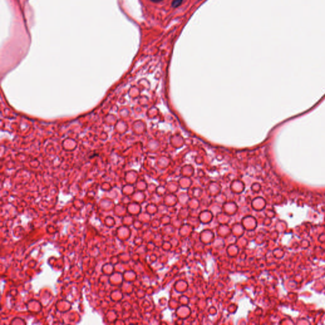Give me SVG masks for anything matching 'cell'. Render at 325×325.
<instances>
[{"label": "cell", "instance_id": "6da1fadb", "mask_svg": "<svg viewBox=\"0 0 325 325\" xmlns=\"http://www.w3.org/2000/svg\"><path fill=\"white\" fill-rule=\"evenodd\" d=\"M183 0H173L171 2V7L173 8H178L182 5Z\"/></svg>", "mask_w": 325, "mask_h": 325}, {"label": "cell", "instance_id": "7a4b0ae2", "mask_svg": "<svg viewBox=\"0 0 325 325\" xmlns=\"http://www.w3.org/2000/svg\"><path fill=\"white\" fill-rule=\"evenodd\" d=\"M150 1H151L152 2H154V3H160V2H163V0H150Z\"/></svg>", "mask_w": 325, "mask_h": 325}, {"label": "cell", "instance_id": "3957f363", "mask_svg": "<svg viewBox=\"0 0 325 325\" xmlns=\"http://www.w3.org/2000/svg\"><path fill=\"white\" fill-rule=\"evenodd\" d=\"M199 1H200V0H199Z\"/></svg>", "mask_w": 325, "mask_h": 325}]
</instances>
